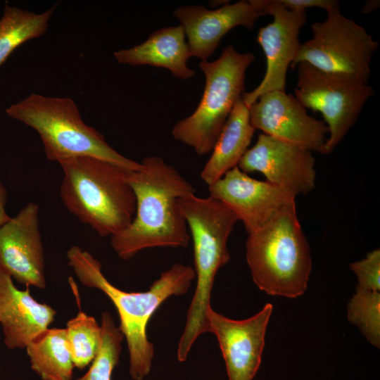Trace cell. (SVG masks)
I'll list each match as a JSON object with an SVG mask.
<instances>
[{
	"instance_id": "cell-14",
	"label": "cell",
	"mask_w": 380,
	"mask_h": 380,
	"mask_svg": "<svg viewBox=\"0 0 380 380\" xmlns=\"http://www.w3.org/2000/svg\"><path fill=\"white\" fill-rule=\"evenodd\" d=\"M39 207L27 203L0 227V268L26 286H46Z\"/></svg>"
},
{
	"instance_id": "cell-23",
	"label": "cell",
	"mask_w": 380,
	"mask_h": 380,
	"mask_svg": "<svg viewBox=\"0 0 380 380\" xmlns=\"http://www.w3.org/2000/svg\"><path fill=\"white\" fill-rule=\"evenodd\" d=\"M101 336L99 352L89 370L77 380H111L114 369L119 362L124 336L116 327L111 315H101Z\"/></svg>"
},
{
	"instance_id": "cell-3",
	"label": "cell",
	"mask_w": 380,
	"mask_h": 380,
	"mask_svg": "<svg viewBox=\"0 0 380 380\" xmlns=\"http://www.w3.org/2000/svg\"><path fill=\"white\" fill-rule=\"evenodd\" d=\"M179 205L193 241L196 278L177 350L178 360L184 362L196 339L209 332L207 312L211 291L217 272L230 258L227 241L239 220L224 203L210 196L191 194L181 198Z\"/></svg>"
},
{
	"instance_id": "cell-24",
	"label": "cell",
	"mask_w": 380,
	"mask_h": 380,
	"mask_svg": "<svg viewBox=\"0 0 380 380\" xmlns=\"http://www.w3.org/2000/svg\"><path fill=\"white\" fill-rule=\"evenodd\" d=\"M347 316L369 343L380 348V292L355 289L348 303Z\"/></svg>"
},
{
	"instance_id": "cell-29",
	"label": "cell",
	"mask_w": 380,
	"mask_h": 380,
	"mask_svg": "<svg viewBox=\"0 0 380 380\" xmlns=\"http://www.w3.org/2000/svg\"><path fill=\"white\" fill-rule=\"evenodd\" d=\"M229 1H210V5L212 8H215L216 7L217 5H220V4H223V5H225V4H229Z\"/></svg>"
},
{
	"instance_id": "cell-21",
	"label": "cell",
	"mask_w": 380,
	"mask_h": 380,
	"mask_svg": "<svg viewBox=\"0 0 380 380\" xmlns=\"http://www.w3.org/2000/svg\"><path fill=\"white\" fill-rule=\"evenodd\" d=\"M55 6L36 13L6 6L0 19V67L19 46L42 36L47 30Z\"/></svg>"
},
{
	"instance_id": "cell-2",
	"label": "cell",
	"mask_w": 380,
	"mask_h": 380,
	"mask_svg": "<svg viewBox=\"0 0 380 380\" xmlns=\"http://www.w3.org/2000/svg\"><path fill=\"white\" fill-rule=\"evenodd\" d=\"M68 265L79 281L89 288L101 291L115 305L120 319L119 328L129 351V372L134 380H143L150 372L154 355L146 328L159 306L172 296L186 293L196 278L193 267L174 264L162 272L149 289L126 292L113 286L103 275L101 265L91 253L77 246L67 251Z\"/></svg>"
},
{
	"instance_id": "cell-8",
	"label": "cell",
	"mask_w": 380,
	"mask_h": 380,
	"mask_svg": "<svg viewBox=\"0 0 380 380\" xmlns=\"http://www.w3.org/2000/svg\"><path fill=\"white\" fill-rule=\"evenodd\" d=\"M296 66L294 96L305 108L322 114L329 129L322 154H329L355 124L374 91L351 75L324 71L306 63Z\"/></svg>"
},
{
	"instance_id": "cell-26",
	"label": "cell",
	"mask_w": 380,
	"mask_h": 380,
	"mask_svg": "<svg viewBox=\"0 0 380 380\" xmlns=\"http://www.w3.org/2000/svg\"><path fill=\"white\" fill-rule=\"evenodd\" d=\"M289 10L306 11L307 8L317 7L327 12L340 8L339 2L336 0H279Z\"/></svg>"
},
{
	"instance_id": "cell-25",
	"label": "cell",
	"mask_w": 380,
	"mask_h": 380,
	"mask_svg": "<svg viewBox=\"0 0 380 380\" xmlns=\"http://www.w3.org/2000/svg\"><path fill=\"white\" fill-rule=\"evenodd\" d=\"M350 269L356 274L355 289L380 292V250L374 249L361 260L350 264Z\"/></svg>"
},
{
	"instance_id": "cell-18",
	"label": "cell",
	"mask_w": 380,
	"mask_h": 380,
	"mask_svg": "<svg viewBox=\"0 0 380 380\" xmlns=\"http://www.w3.org/2000/svg\"><path fill=\"white\" fill-rule=\"evenodd\" d=\"M181 25L154 31L143 43L114 53L117 61L133 66L152 65L169 70L176 77L187 80L195 71L187 66L190 56Z\"/></svg>"
},
{
	"instance_id": "cell-12",
	"label": "cell",
	"mask_w": 380,
	"mask_h": 380,
	"mask_svg": "<svg viewBox=\"0 0 380 380\" xmlns=\"http://www.w3.org/2000/svg\"><path fill=\"white\" fill-rule=\"evenodd\" d=\"M255 129L311 151L322 153L329 129L324 121L310 116L296 97L282 91L262 94L248 106Z\"/></svg>"
},
{
	"instance_id": "cell-28",
	"label": "cell",
	"mask_w": 380,
	"mask_h": 380,
	"mask_svg": "<svg viewBox=\"0 0 380 380\" xmlns=\"http://www.w3.org/2000/svg\"><path fill=\"white\" fill-rule=\"evenodd\" d=\"M379 7V1L370 0L367 1L363 5L361 11L363 13H369Z\"/></svg>"
},
{
	"instance_id": "cell-17",
	"label": "cell",
	"mask_w": 380,
	"mask_h": 380,
	"mask_svg": "<svg viewBox=\"0 0 380 380\" xmlns=\"http://www.w3.org/2000/svg\"><path fill=\"white\" fill-rule=\"evenodd\" d=\"M56 315L52 307L30 295L29 286L18 289L12 277L0 268V323L8 348L25 349L49 329Z\"/></svg>"
},
{
	"instance_id": "cell-20",
	"label": "cell",
	"mask_w": 380,
	"mask_h": 380,
	"mask_svg": "<svg viewBox=\"0 0 380 380\" xmlns=\"http://www.w3.org/2000/svg\"><path fill=\"white\" fill-rule=\"evenodd\" d=\"M25 349L30 367L42 380H72L75 366L65 328L47 329Z\"/></svg>"
},
{
	"instance_id": "cell-15",
	"label": "cell",
	"mask_w": 380,
	"mask_h": 380,
	"mask_svg": "<svg viewBox=\"0 0 380 380\" xmlns=\"http://www.w3.org/2000/svg\"><path fill=\"white\" fill-rule=\"evenodd\" d=\"M210 196L220 201L242 221L248 234L264 225L274 215L295 203L296 196L267 181H260L238 166L208 186Z\"/></svg>"
},
{
	"instance_id": "cell-7",
	"label": "cell",
	"mask_w": 380,
	"mask_h": 380,
	"mask_svg": "<svg viewBox=\"0 0 380 380\" xmlns=\"http://www.w3.org/2000/svg\"><path fill=\"white\" fill-rule=\"evenodd\" d=\"M254 60L253 53H240L229 45L215 61H201L198 66L205 78L202 98L191 115L175 124L173 137L193 148L198 155L212 151L231 111L244 93L246 71Z\"/></svg>"
},
{
	"instance_id": "cell-6",
	"label": "cell",
	"mask_w": 380,
	"mask_h": 380,
	"mask_svg": "<svg viewBox=\"0 0 380 380\" xmlns=\"http://www.w3.org/2000/svg\"><path fill=\"white\" fill-rule=\"evenodd\" d=\"M6 112L38 133L51 161L59 163L70 158L90 156L132 170L140 167V163L119 153L102 134L87 125L70 98L32 93L11 105Z\"/></svg>"
},
{
	"instance_id": "cell-13",
	"label": "cell",
	"mask_w": 380,
	"mask_h": 380,
	"mask_svg": "<svg viewBox=\"0 0 380 380\" xmlns=\"http://www.w3.org/2000/svg\"><path fill=\"white\" fill-rule=\"evenodd\" d=\"M273 306L267 303L253 316L234 320L217 313L210 307L207 312L209 332L218 341L228 380H253L262 359L267 327Z\"/></svg>"
},
{
	"instance_id": "cell-9",
	"label": "cell",
	"mask_w": 380,
	"mask_h": 380,
	"mask_svg": "<svg viewBox=\"0 0 380 380\" xmlns=\"http://www.w3.org/2000/svg\"><path fill=\"white\" fill-rule=\"evenodd\" d=\"M313 23L312 38L301 43L291 65L306 63L317 69L353 75L368 83L370 63L379 42L360 25L336 8Z\"/></svg>"
},
{
	"instance_id": "cell-27",
	"label": "cell",
	"mask_w": 380,
	"mask_h": 380,
	"mask_svg": "<svg viewBox=\"0 0 380 380\" xmlns=\"http://www.w3.org/2000/svg\"><path fill=\"white\" fill-rule=\"evenodd\" d=\"M7 201V191L0 182V227L10 220L5 207Z\"/></svg>"
},
{
	"instance_id": "cell-4",
	"label": "cell",
	"mask_w": 380,
	"mask_h": 380,
	"mask_svg": "<svg viewBox=\"0 0 380 380\" xmlns=\"http://www.w3.org/2000/svg\"><path fill=\"white\" fill-rule=\"evenodd\" d=\"M63 177L60 194L65 207L101 236L127 227L136 211V198L127 180L129 170L90 156L58 163Z\"/></svg>"
},
{
	"instance_id": "cell-5",
	"label": "cell",
	"mask_w": 380,
	"mask_h": 380,
	"mask_svg": "<svg viewBox=\"0 0 380 380\" xmlns=\"http://www.w3.org/2000/svg\"><path fill=\"white\" fill-rule=\"evenodd\" d=\"M246 248L251 277L260 290L290 298L305 293L312 260L309 243L297 217L296 203L248 234Z\"/></svg>"
},
{
	"instance_id": "cell-22",
	"label": "cell",
	"mask_w": 380,
	"mask_h": 380,
	"mask_svg": "<svg viewBox=\"0 0 380 380\" xmlns=\"http://www.w3.org/2000/svg\"><path fill=\"white\" fill-rule=\"evenodd\" d=\"M68 350L78 369L89 365L101 345V329L96 319L83 311L68 320L65 328Z\"/></svg>"
},
{
	"instance_id": "cell-16",
	"label": "cell",
	"mask_w": 380,
	"mask_h": 380,
	"mask_svg": "<svg viewBox=\"0 0 380 380\" xmlns=\"http://www.w3.org/2000/svg\"><path fill=\"white\" fill-rule=\"evenodd\" d=\"M173 15L180 21L190 56L207 61L231 30L243 26L252 30L263 16L258 0H243L210 10L203 5L176 8Z\"/></svg>"
},
{
	"instance_id": "cell-10",
	"label": "cell",
	"mask_w": 380,
	"mask_h": 380,
	"mask_svg": "<svg viewBox=\"0 0 380 380\" xmlns=\"http://www.w3.org/2000/svg\"><path fill=\"white\" fill-rule=\"evenodd\" d=\"M263 15H271L272 23L262 27L257 41L266 58V71L261 82L242 99L248 107L264 93L285 91L286 75L301 43L299 34L307 20L306 11L287 9L279 0H259Z\"/></svg>"
},
{
	"instance_id": "cell-1",
	"label": "cell",
	"mask_w": 380,
	"mask_h": 380,
	"mask_svg": "<svg viewBox=\"0 0 380 380\" xmlns=\"http://www.w3.org/2000/svg\"><path fill=\"white\" fill-rule=\"evenodd\" d=\"M127 180L136 198L130 224L111 236L117 255L128 260L144 249L186 247L190 234L179 199L195 189L173 166L156 156L144 158Z\"/></svg>"
},
{
	"instance_id": "cell-19",
	"label": "cell",
	"mask_w": 380,
	"mask_h": 380,
	"mask_svg": "<svg viewBox=\"0 0 380 380\" xmlns=\"http://www.w3.org/2000/svg\"><path fill=\"white\" fill-rule=\"evenodd\" d=\"M255 130L250 122L248 107L241 98L231 111L213 153L201 172V178L208 186L238 166L248 150Z\"/></svg>"
},
{
	"instance_id": "cell-11",
	"label": "cell",
	"mask_w": 380,
	"mask_h": 380,
	"mask_svg": "<svg viewBox=\"0 0 380 380\" xmlns=\"http://www.w3.org/2000/svg\"><path fill=\"white\" fill-rule=\"evenodd\" d=\"M315 164L311 151L261 133L242 156L238 167L246 174L258 172L266 181L296 196L315 188Z\"/></svg>"
}]
</instances>
